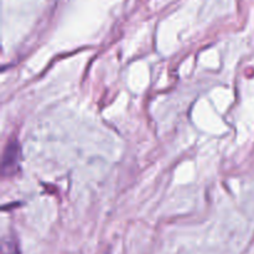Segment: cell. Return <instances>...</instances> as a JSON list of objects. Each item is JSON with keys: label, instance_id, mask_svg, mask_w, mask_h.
<instances>
[{"label": "cell", "instance_id": "2", "mask_svg": "<svg viewBox=\"0 0 254 254\" xmlns=\"http://www.w3.org/2000/svg\"><path fill=\"white\" fill-rule=\"evenodd\" d=\"M4 254H20L19 246L15 242V240L9 238L4 242Z\"/></svg>", "mask_w": 254, "mask_h": 254}, {"label": "cell", "instance_id": "1", "mask_svg": "<svg viewBox=\"0 0 254 254\" xmlns=\"http://www.w3.org/2000/svg\"><path fill=\"white\" fill-rule=\"evenodd\" d=\"M19 145L15 141H11V143L7 144L6 149H5L4 158H2V171H4V174H6L7 170L11 173L12 169L16 168V165L19 164Z\"/></svg>", "mask_w": 254, "mask_h": 254}]
</instances>
